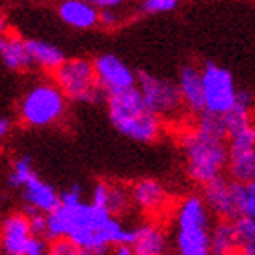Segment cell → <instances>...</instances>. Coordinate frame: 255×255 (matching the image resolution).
<instances>
[{"mask_svg": "<svg viewBox=\"0 0 255 255\" xmlns=\"http://www.w3.org/2000/svg\"><path fill=\"white\" fill-rule=\"evenodd\" d=\"M134 232L107 208L84 201L82 187L74 185L60 194V205L45 214V239L67 237L80 250L102 255L111 246L132 243Z\"/></svg>", "mask_w": 255, "mask_h": 255, "instance_id": "obj_1", "label": "cell"}, {"mask_svg": "<svg viewBox=\"0 0 255 255\" xmlns=\"http://www.w3.org/2000/svg\"><path fill=\"white\" fill-rule=\"evenodd\" d=\"M109 120L122 136L136 143H154L161 136L163 120L147 107L137 85L107 96Z\"/></svg>", "mask_w": 255, "mask_h": 255, "instance_id": "obj_2", "label": "cell"}, {"mask_svg": "<svg viewBox=\"0 0 255 255\" xmlns=\"http://www.w3.org/2000/svg\"><path fill=\"white\" fill-rule=\"evenodd\" d=\"M181 150L188 177L197 185H206L221 177L230 159L225 137L205 134L197 127L181 136Z\"/></svg>", "mask_w": 255, "mask_h": 255, "instance_id": "obj_3", "label": "cell"}, {"mask_svg": "<svg viewBox=\"0 0 255 255\" xmlns=\"http://www.w3.org/2000/svg\"><path fill=\"white\" fill-rule=\"evenodd\" d=\"M176 255H212V212L201 196H187L174 214Z\"/></svg>", "mask_w": 255, "mask_h": 255, "instance_id": "obj_4", "label": "cell"}, {"mask_svg": "<svg viewBox=\"0 0 255 255\" xmlns=\"http://www.w3.org/2000/svg\"><path fill=\"white\" fill-rule=\"evenodd\" d=\"M67 113V96L54 82H40L27 89L18 103L20 122L33 128L56 125Z\"/></svg>", "mask_w": 255, "mask_h": 255, "instance_id": "obj_5", "label": "cell"}, {"mask_svg": "<svg viewBox=\"0 0 255 255\" xmlns=\"http://www.w3.org/2000/svg\"><path fill=\"white\" fill-rule=\"evenodd\" d=\"M54 84L62 89L67 100L80 103H96L103 98L94 74V64L87 58H65L54 69Z\"/></svg>", "mask_w": 255, "mask_h": 255, "instance_id": "obj_6", "label": "cell"}, {"mask_svg": "<svg viewBox=\"0 0 255 255\" xmlns=\"http://www.w3.org/2000/svg\"><path fill=\"white\" fill-rule=\"evenodd\" d=\"M136 85L147 107L161 120H174L183 113L185 105L176 82L150 73H139Z\"/></svg>", "mask_w": 255, "mask_h": 255, "instance_id": "obj_7", "label": "cell"}, {"mask_svg": "<svg viewBox=\"0 0 255 255\" xmlns=\"http://www.w3.org/2000/svg\"><path fill=\"white\" fill-rule=\"evenodd\" d=\"M205 111L214 114L228 113L237 100V85L234 74L221 65L208 62L201 69Z\"/></svg>", "mask_w": 255, "mask_h": 255, "instance_id": "obj_8", "label": "cell"}, {"mask_svg": "<svg viewBox=\"0 0 255 255\" xmlns=\"http://www.w3.org/2000/svg\"><path fill=\"white\" fill-rule=\"evenodd\" d=\"M96 82L105 96L122 93L137 84V74L120 56L111 53L100 54L93 60Z\"/></svg>", "mask_w": 255, "mask_h": 255, "instance_id": "obj_9", "label": "cell"}, {"mask_svg": "<svg viewBox=\"0 0 255 255\" xmlns=\"http://www.w3.org/2000/svg\"><path fill=\"white\" fill-rule=\"evenodd\" d=\"M203 201L206 203L212 216L219 219L234 221L239 217L237 212V181L216 177L210 183L203 185Z\"/></svg>", "mask_w": 255, "mask_h": 255, "instance_id": "obj_10", "label": "cell"}, {"mask_svg": "<svg viewBox=\"0 0 255 255\" xmlns=\"http://www.w3.org/2000/svg\"><path fill=\"white\" fill-rule=\"evenodd\" d=\"M33 239L29 216L9 214L0 223V248L5 255H29Z\"/></svg>", "mask_w": 255, "mask_h": 255, "instance_id": "obj_11", "label": "cell"}, {"mask_svg": "<svg viewBox=\"0 0 255 255\" xmlns=\"http://www.w3.org/2000/svg\"><path fill=\"white\" fill-rule=\"evenodd\" d=\"M58 16L69 27L87 31L98 25L100 9L91 0H62L58 4Z\"/></svg>", "mask_w": 255, "mask_h": 255, "instance_id": "obj_12", "label": "cell"}, {"mask_svg": "<svg viewBox=\"0 0 255 255\" xmlns=\"http://www.w3.org/2000/svg\"><path fill=\"white\" fill-rule=\"evenodd\" d=\"M177 87L181 94L183 105L194 114H201L205 111V98H203V80L201 69L194 64H185L179 69Z\"/></svg>", "mask_w": 255, "mask_h": 255, "instance_id": "obj_13", "label": "cell"}, {"mask_svg": "<svg viewBox=\"0 0 255 255\" xmlns=\"http://www.w3.org/2000/svg\"><path fill=\"white\" fill-rule=\"evenodd\" d=\"M20 190H22V197H24V203L27 205L29 212L49 214L60 205V194L56 192V188L36 174Z\"/></svg>", "mask_w": 255, "mask_h": 255, "instance_id": "obj_14", "label": "cell"}, {"mask_svg": "<svg viewBox=\"0 0 255 255\" xmlns=\"http://www.w3.org/2000/svg\"><path fill=\"white\" fill-rule=\"evenodd\" d=\"M130 201L137 210L157 214L167 206L168 192L156 179H139L130 188Z\"/></svg>", "mask_w": 255, "mask_h": 255, "instance_id": "obj_15", "label": "cell"}, {"mask_svg": "<svg viewBox=\"0 0 255 255\" xmlns=\"http://www.w3.org/2000/svg\"><path fill=\"white\" fill-rule=\"evenodd\" d=\"M132 248L136 255H167L168 237L161 225L154 221L136 226L132 239Z\"/></svg>", "mask_w": 255, "mask_h": 255, "instance_id": "obj_16", "label": "cell"}, {"mask_svg": "<svg viewBox=\"0 0 255 255\" xmlns=\"http://www.w3.org/2000/svg\"><path fill=\"white\" fill-rule=\"evenodd\" d=\"M0 60L11 71H27L33 67V60L27 51V40L20 34L5 31L0 34Z\"/></svg>", "mask_w": 255, "mask_h": 255, "instance_id": "obj_17", "label": "cell"}, {"mask_svg": "<svg viewBox=\"0 0 255 255\" xmlns=\"http://www.w3.org/2000/svg\"><path fill=\"white\" fill-rule=\"evenodd\" d=\"M91 201L94 205L107 208L114 216L123 214L128 206L132 205V201H130V190H127L122 185H116V183L105 181H100L94 185L93 192H91Z\"/></svg>", "mask_w": 255, "mask_h": 255, "instance_id": "obj_18", "label": "cell"}, {"mask_svg": "<svg viewBox=\"0 0 255 255\" xmlns=\"http://www.w3.org/2000/svg\"><path fill=\"white\" fill-rule=\"evenodd\" d=\"M27 51L33 60V67H40L44 71H54L65 60L64 51L45 40H27Z\"/></svg>", "mask_w": 255, "mask_h": 255, "instance_id": "obj_19", "label": "cell"}, {"mask_svg": "<svg viewBox=\"0 0 255 255\" xmlns=\"http://www.w3.org/2000/svg\"><path fill=\"white\" fill-rule=\"evenodd\" d=\"M237 252L234 221L219 219V223L212 226V255H236Z\"/></svg>", "mask_w": 255, "mask_h": 255, "instance_id": "obj_20", "label": "cell"}, {"mask_svg": "<svg viewBox=\"0 0 255 255\" xmlns=\"http://www.w3.org/2000/svg\"><path fill=\"white\" fill-rule=\"evenodd\" d=\"M230 177L237 183L255 181V147L239 154H232L228 159Z\"/></svg>", "mask_w": 255, "mask_h": 255, "instance_id": "obj_21", "label": "cell"}, {"mask_svg": "<svg viewBox=\"0 0 255 255\" xmlns=\"http://www.w3.org/2000/svg\"><path fill=\"white\" fill-rule=\"evenodd\" d=\"M234 228H236L237 248L241 254L255 255V219L239 216L234 219Z\"/></svg>", "mask_w": 255, "mask_h": 255, "instance_id": "obj_22", "label": "cell"}, {"mask_svg": "<svg viewBox=\"0 0 255 255\" xmlns=\"http://www.w3.org/2000/svg\"><path fill=\"white\" fill-rule=\"evenodd\" d=\"M226 145H228V152L239 154L245 150H250L255 147V123H250L246 127L234 130L226 136Z\"/></svg>", "mask_w": 255, "mask_h": 255, "instance_id": "obj_23", "label": "cell"}, {"mask_svg": "<svg viewBox=\"0 0 255 255\" xmlns=\"http://www.w3.org/2000/svg\"><path fill=\"white\" fill-rule=\"evenodd\" d=\"M34 174H36V172H34V167H33V159H31L29 156H20L18 159H15L13 167H11L7 181H9V185L13 188H22Z\"/></svg>", "mask_w": 255, "mask_h": 255, "instance_id": "obj_24", "label": "cell"}, {"mask_svg": "<svg viewBox=\"0 0 255 255\" xmlns=\"http://www.w3.org/2000/svg\"><path fill=\"white\" fill-rule=\"evenodd\" d=\"M237 212L255 219V181L237 183Z\"/></svg>", "mask_w": 255, "mask_h": 255, "instance_id": "obj_25", "label": "cell"}, {"mask_svg": "<svg viewBox=\"0 0 255 255\" xmlns=\"http://www.w3.org/2000/svg\"><path fill=\"white\" fill-rule=\"evenodd\" d=\"M196 127L205 134H210V136L216 137H225L226 139V125L225 120H223L221 114H214V113H206L203 111L201 114H197Z\"/></svg>", "mask_w": 255, "mask_h": 255, "instance_id": "obj_26", "label": "cell"}, {"mask_svg": "<svg viewBox=\"0 0 255 255\" xmlns=\"http://www.w3.org/2000/svg\"><path fill=\"white\" fill-rule=\"evenodd\" d=\"M179 4V0H143L141 11L147 15H161V13H170Z\"/></svg>", "mask_w": 255, "mask_h": 255, "instance_id": "obj_27", "label": "cell"}, {"mask_svg": "<svg viewBox=\"0 0 255 255\" xmlns=\"http://www.w3.org/2000/svg\"><path fill=\"white\" fill-rule=\"evenodd\" d=\"M80 252L82 250L67 237L54 239L49 245V248H47V254L49 255H80Z\"/></svg>", "mask_w": 255, "mask_h": 255, "instance_id": "obj_28", "label": "cell"}, {"mask_svg": "<svg viewBox=\"0 0 255 255\" xmlns=\"http://www.w3.org/2000/svg\"><path fill=\"white\" fill-rule=\"evenodd\" d=\"M122 22V13L120 9H100V25H103L105 29H114L118 27Z\"/></svg>", "mask_w": 255, "mask_h": 255, "instance_id": "obj_29", "label": "cell"}, {"mask_svg": "<svg viewBox=\"0 0 255 255\" xmlns=\"http://www.w3.org/2000/svg\"><path fill=\"white\" fill-rule=\"evenodd\" d=\"M27 216H29L31 230H33L34 236L45 237V214H42V212H29Z\"/></svg>", "mask_w": 255, "mask_h": 255, "instance_id": "obj_30", "label": "cell"}, {"mask_svg": "<svg viewBox=\"0 0 255 255\" xmlns=\"http://www.w3.org/2000/svg\"><path fill=\"white\" fill-rule=\"evenodd\" d=\"M98 9H120L128 0H91Z\"/></svg>", "mask_w": 255, "mask_h": 255, "instance_id": "obj_31", "label": "cell"}, {"mask_svg": "<svg viewBox=\"0 0 255 255\" xmlns=\"http://www.w3.org/2000/svg\"><path fill=\"white\" fill-rule=\"evenodd\" d=\"M113 255H136V252H134L130 243H122V245L114 246Z\"/></svg>", "mask_w": 255, "mask_h": 255, "instance_id": "obj_32", "label": "cell"}, {"mask_svg": "<svg viewBox=\"0 0 255 255\" xmlns=\"http://www.w3.org/2000/svg\"><path fill=\"white\" fill-rule=\"evenodd\" d=\"M11 130V122L7 118H0V139L5 137Z\"/></svg>", "mask_w": 255, "mask_h": 255, "instance_id": "obj_33", "label": "cell"}, {"mask_svg": "<svg viewBox=\"0 0 255 255\" xmlns=\"http://www.w3.org/2000/svg\"><path fill=\"white\" fill-rule=\"evenodd\" d=\"M7 31V20H5L4 13L0 11V34H4Z\"/></svg>", "mask_w": 255, "mask_h": 255, "instance_id": "obj_34", "label": "cell"}, {"mask_svg": "<svg viewBox=\"0 0 255 255\" xmlns=\"http://www.w3.org/2000/svg\"><path fill=\"white\" fill-rule=\"evenodd\" d=\"M80 255H98V254H93V252H85V250H82V252H80Z\"/></svg>", "mask_w": 255, "mask_h": 255, "instance_id": "obj_35", "label": "cell"}, {"mask_svg": "<svg viewBox=\"0 0 255 255\" xmlns=\"http://www.w3.org/2000/svg\"><path fill=\"white\" fill-rule=\"evenodd\" d=\"M236 255H245V254H241V252H237V254Z\"/></svg>", "mask_w": 255, "mask_h": 255, "instance_id": "obj_36", "label": "cell"}, {"mask_svg": "<svg viewBox=\"0 0 255 255\" xmlns=\"http://www.w3.org/2000/svg\"><path fill=\"white\" fill-rule=\"evenodd\" d=\"M0 152H2V145H0Z\"/></svg>", "mask_w": 255, "mask_h": 255, "instance_id": "obj_37", "label": "cell"}, {"mask_svg": "<svg viewBox=\"0 0 255 255\" xmlns=\"http://www.w3.org/2000/svg\"><path fill=\"white\" fill-rule=\"evenodd\" d=\"M44 255H49V254H44Z\"/></svg>", "mask_w": 255, "mask_h": 255, "instance_id": "obj_38", "label": "cell"}]
</instances>
